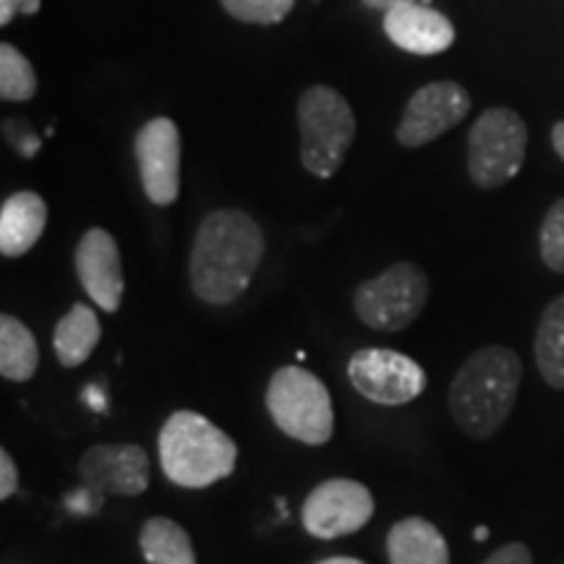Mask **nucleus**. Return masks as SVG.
<instances>
[{
    "label": "nucleus",
    "instance_id": "nucleus-19",
    "mask_svg": "<svg viewBox=\"0 0 564 564\" xmlns=\"http://www.w3.org/2000/svg\"><path fill=\"white\" fill-rule=\"evenodd\" d=\"M139 546L147 564H199L186 528L171 518H150L141 525Z\"/></svg>",
    "mask_w": 564,
    "mask_h": 564
},
{
    "label": "nucleus",
    "instance_id": "nucleus-5",
    "mask_svg": "<svg viewBox=\"0 0 564 564\" xmlns=\"http://www.w3.org/2000/svg\"><path fill=\"white\" fill-rule=\"evenodd\" d=\"M299 129L303 167L316 178H333L356 137L348 100L324 84L306 89L299 100Z\"/></svg>",
    "mask_w": 564,
    "mask_h": 564
},
{
    "label": "nucleus",
    "instance_id": "nucleus-27",
    "mask_svg": "<svg viewBox=\"0 0 564 564\" xmlns=\"http://www.w3.org/2000/svg\"><path fill=\"white\" fill-rule=\"evenodd\" d=\"M42 6V0H0V24H11V19L17 17V13H26V17H32V13H37Z\"/></svg>",
    "mask_w": 564,
    "mask_h": 564
},
{
    "label": "nucleus",
    "instance_id": "nucleus-30",
    "mask_svg": "<svg viewBox=\"0 0 564 564\" xmlns=\"http://www.w3.org/2000/svg\"><path fill=\"white\" fill-rule=\"evenodd\" d=\"M316 564H366V562L356 560V556H327V560H319Z\"/></svg>",
    "mask_w": 564,
    "mask_h": 564
},
{
    "label": "nucleus",
    "instance_id": "nucleus-11",
    "mask_svg": "<svg viewBox=\"0 0 564 564\" xmlns=\"http://www.w3.org/2000/svg\"><path fill=\"white\" fill-rule=\"evenodd\" d=\"M137 162L147 199L167 207L181 192V131L171 118H152L137 133Z\"/></svg>",
    "mask_w": 564,
    "mask_h": 564
},
{
    "label": "nucleus",
    "instance_id": "nucleus-1",
    "mask_svg": "<svg viewBox=\"0 0 564 564\" xmlns=\"http://www.w3.org/2000/svg\"><path fill=\"white\" fill-rule=\"evenodd\" d=\"M264 257V236L241 209H217L204 217L194 238L192 291L212 306H228L246 293Z\"/></svg>",
    "mask_w": 564,
    "mask_h": 564
},
{
    "label": "nucleus",
    "instance_id": "nucleus-7",
    "mask_svg": "<svg viewBox=\"0 0 564 564\" xmlns=\"http://www.w3.org/2000/svg\"><path fill=\"white\" fill-rule=\"evenodd\" d=\"M528 129L510 108H491L478 116L468 137V173L478 188H499L520 173Z\"/></svg>",
    "mask_w": 564,
    "mask_h": 564
},
{
    "label": "nucleus",
    "instance_id": "nucleus-6",
    "mask_svg": "<svg viewBox=\"0 0 564 564\" xmlns=\"http://www.w3.org/2000/svg\"><path fill=\"white\" fill-rule=\"evenodd\" d=\"M429 278L419 264L400 262L366 280L352 295V308L366 327L400 333L419 319L429 303Z\"/></svg>",
    "mask_w": 564,
    "mask_h": 564
},
{
    "label": "nucleus",
    "instance_id": "nucleus-26",
    "mask_svg": "<svg viewBox=\"0 0 564 564\" xmlns=\"http://www.w3.org/2000/svg\"><path fill=\"white\" fill-rule=\"evenodd\" d=\"M102 499H105V494L89 489V486H84L82 491L70 494V497H68V510H74V512H87V514L100 512Z\"/></svg>",
    "mask_w": 564,
    "mask_h": 564
},
{
    "label": "nucleus",
    "instance_id": "nucleus-13",
    "mask_svg": "<svg viewBox=\"0 0 564 564\" xmlns=\"http://www.w3.org/2000/svg\"><path fill=\"white\" fill-rule=\"evenodd\" d=\"M76 278H79L84 293L89 295L102 312L116 314L121 308L126 278L121 264V249L116 238L102 228H89L76 246Z\"/></svg>",
    "mask_w": 564,
    "mask_h": 564
},
{
    "label": "nucleus",
    "instance_id": "nucleus-20",
    "mask_svg": "<svg viewBox=\"0 0 564 564\" xmlns=\"http://www.w3.org/2000/svg\"><path fill=\"white\" fill-rule=\"evenodd\" d=\"M535 364L549 387L564 390V293L546 306L533 340Z\"/></svg>",
    "mask_w": 564,
    "mask_h": 564
},
{
    "label": "nucleus",
    "instance_id": "nucleus-25",
    "mask_svg": "<svg viewBox=\"0 0 564 564\" xmlns=\"http://www.w3.org/2000/svg\"><path fill=\"white\" fill-rule=\"evenodd\" d=\"M19 489V470L9 449H0V499H11Z\"/></svg>",
    "mask_w": 564,
    "mask_h": 564
},
{
    "label": "nucleus",
    "instance_id": "nucleus-29",
    "mask_svg": "<svg viewBox=\"0 0 564 564\" xmlns=\"http://www.w3.org/2000/svg\"><path fill=\"white\" fill-rule=\"evenodd\" d=\"M552 141H554V150L560 152V158L564 160V121L554 123V131H552Z\"/></svg>",
    "mask_w": 564,
    "mask_h": 564
},
{
    "label": "nucleus",
    "instance_id": "nucleus-3",
    "mask_svg": "<svg viewBox=\"0 0 564 564\" xmlns=\"http://www.w3.org/2000/svg\"><path fill=\"white\" fill-rule=\"evenodd\" d=\"M160 468L183 489H207L236 470L238 447L220 426L194 411H175L158 434Z\"/></svg>",
    "mask_w": 564,
    "mask_h": 564
},
{
    "label": "nucleus",
    "instance_id": "nucleus-24",
    "mask_svg": "<svg viewBox=\"0 0 564 564\" xmlns=\"http://www.w3.org/2000/svg\"><path fill=\"white\" fill-rule=\"evenodd\" d=\"M484 564H533V556H531V549L525 544L512 541V544H505L502 549H497V552H494Z\"/></svg>",
    "mask_w": 564,
    "mask_h": 564
},
{
    "label": "nucleus",
    "instance_id": "nucleus-9",
    "mask_svg": "<svg viewBox=\"0 0 564 564\" xmlns=\"http://www.w3.org/2000/svg\"><path fill=\"white\" fill-rule=\"evenodd\" d=\"M371 518L373 494L352 478H327L314 486L301 510L303 528L322 541L361 531Z\"/></svg>",
    "mask_w": 564,
    "mask_h": 564
},
{
    "label": "nucleus",
    "instance_id": "nucleus-4",
    "mask_svg": "<svg viewBox=\"0 0 564 564\" xmlns=\"http://www.w3.org/2000/svg\"><path fill=\"white\" fill-rule=\"evenodd\" d=\"M264 403L274 426L291 440L312 444V447L333 440V398L316 373L301 369V366H282L267 384Z\"/></svg>",
    "mask_w": 564,
    "mask_h": 564
},
{
    "label": "nucleus",
    "instance_id": "nucleus-22",
    "mask_svg": "<svg viewBox=\"0 0 564 564\" xmlns=\"http://www.w3.org/2000/svg\"><path fill=\"white\" fill-rule=\"evenodd\" d=\"M232 19L246 24H280L293 11L295 0H220Z\"/></svg>",
    "mask_w": 564,
    "mask_h": 564
},
{
    "label": "nucleus",
    "instance_id": "nucleus-2",
    "mask_svg": "<svg viewBox=\"0 0 564 564\" xmlns=\"http://www.w3.org/2000/svg\"><path fill=\"white\" fill-rule=\"evenodd\" d=\"M523 364L505 345L470 352L449 384V413L470 440H491L510 419L518 400Z\"/></svg>",
    "mask_w": 564,
    "mask_h": 564
},
{
    "label": "nucleus",
    "instance_id": "nucleus-17",
    "mask_svg": "<svg viewBox=\"0 0 564 564\" xmlns=\"http://www.w3.org/2000/svg\"><path fill=\"white\" fill-rule=\"evenodd\" d=\"M100 335L102 327L95 308L87 306V303H74L53 329V348L61 366H66V369L82 366L95 352Z\"/></svg>",
    "mask_w": 564,
    "mask_h": 564
},
{
    "label": "nucleus",
    "instance_id": "nucleus-12",
    "mask_svg": "<svg viewBox=\"0 0 564 564\" xmlns=\"http://www.w3.org/2000/svg\"><path fill=\"white\" fill-rule=\"evenodd\" d=\"M79 476L105 497H139L150 489V455L139 444H95L82 455Z\"/></svg>",
    "mask_w": 564,
    "mask_h": 564
},
{
    "label": "nucleus",
    "instance_id": "nucleus-28",
    "mask_svg": "<svg viewBox=\"0 0 564 564\" xmlns=\"http://www.w3.org/2000/svg\"><path fill=\"white\" fill-rule=\"evenodd\" d=\"M408 3H415V0H364V6H369L373 11H392V9H400V6H408Z\"/></svg>",
    "mask_w": 564,
    "mask_h": 564
},
{
    "label": "nucleus",
    "instance_id": "nucleus-15",
    "mask_svg": "<svg viewBox=\"0 0 564 564\" xmlns=\"http://www.w3.org/2000/svg\"><path fill=\"white\" fill-rule=\"evenodd\" d=\"M47 225V204L40 194L19 192L0 207V253L24 257L40 241Z\"/></svg>",
    "mask_w": 564,
    "mask_h": 564
},
{
    "label": "nucleus",
    "instance_id": "nucleus-10",
    "mask_svg": "<svg viewBox=\"0 0 564 564\" xmlns=\"http://www.w3.org/2000/svg\"><path fill=\"white\" fill-rule=\"evenodd\" d=\"M470 95L457 82H432L408 100L403 121L398 126V141L408 150L429 144L444 131L455 129L470 112Z\"/></svg>",
    "mask_w": 564,
    "mask_h": 564
},
{
    "label": "nucleus",
    "instance_id": "nucleus-18",
    "mask_svg": "<svg viewBox=\"0 0 564 564\" xmlns=\"http://www.w3.org/2000/svg\"><path fill=\"white\" fill-rule=\"evenodd\" d=\"M40 348L32 329L17 316H0V373L9 382H30L37 373Z\"/></svg>",
    "mask_w": 564,
    "mask_h": 564
},
{
    "label": "nucleus",
    "instance_id": "nucleus-16",
    "mask_svg": "<svg viewBox=\"0 0 564 564\" xmlns=\"http://www.w3.org/2000/svg\"><path fill=\"white\" fill-rule=\"evenodd\" d=\"M387 560L390 564H449V546L434 523L403 518L387 533Z\"/></svg>",
    "mask_w": 564,
    "mask_h": 564
},
{
    "label": "nucleus",
    "instance_id": "nucleus-31",
    "mask_svg": "<svg viewBox=\"0 0 564 564\" xmlns=\"http://www.w3.org/2000/svg\"><path fill=\"white\" fill-rule=\"evenodd\" d=\"M474 535H476V541H486V539H489V528H486V525H478Z\"/></svg>",
    "mask_w": 564,
    "mask_h": 564
},
{
    "label": "nucleus",
    "instance_id": "nucleus-8",
    "mask_svg": "<svg viewBox=\"0 0 564 564\" xmlns=\"http://www.w3.org/2000/svg\"><path fill=\"white\" fill-rule=\"evenodd\" d=\"M348 379L352 390L377 405L413 403L426 390V371L411 356L390 348H364L352 352Z\"/></svg>",
    "mask_w": 564,
    "mask_h": 564
},
{
    "label": "nucleus",
    "instance_id": "nucleus-14",
    "mask_svg": "<svg viewBox=\"0 0 564 564\" xmlns=\"http://www.w3.org/2000/svg\"><path fill=\"white\" fill-rule=\"evenodd\" d=\"M384 34L400 51L413 55H436L453 47L455 26L432 6L408 3L384 13Z\"/></svg>",
    "mask_w": 564,
    "mask_h": 564
},
{
    "label": "nucleus",
    "instance_id": "nucleus-23",
    "mask_svg": "<svg viewBox=\"0 0 564 564\" xmlns=\"http://www.w3.org/2000/svg\"><path fill=\"white\" fill-rule=\"evenodd\" d=\"M541 259L552 272L564 274V199L549 207L544 223H541Z\"/></svg>",
    "mask_w": 564,
    "mask_h": 564
},
{
    "label": "nucleus",
    "instance_id": "nucleus-21",
    "mask_svg": "<svg viewBox=\"0 0 564 564\" xmlns=\"http://www.w3.org/2000/svg\"><path fill=\"white\" fill-rule=\"evenodd\" d=\"M37 95V74L24 53L3 42L0 45V97L6 102H24Z\"/></svg>",
    "mask_w": 564,
    "mask_h": 564
}]
</instances>
